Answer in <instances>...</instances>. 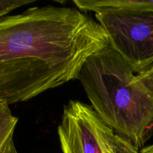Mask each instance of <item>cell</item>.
Segmentation results:
<instances>
[{
    "instance_id": "cell-1",
    "label": "cell",
    "mask_w": 153,
    "mask_h": 153,
    "mask_svg": "<svg viewBox=\"0 0 153 153\" xmlns=\"http://www.w3.org/2000/svg\"><path fill=\"white\" fill-rule=\"evenodd\" d=\"M109 45L97 21L76 7H30L0 19V100L26 102L78 79Z\"/></svg>"
},
{
    "instance_id": "cell-2",
    "label": "cell",
    "mask_w": 153,
    "mask_h": 153,
    "mask_svg": "<svg viewBox=\"0 0 153 153\" xmlns=\"http://www.w3.org/2000/svg\"><path fill=\"white\" fill-rule=\"evenodd\" d=\"M134 73L109 43L85 61L77 79L103 122L140 150L153 136V96Z\"/></svg>"
},
{
    "instance_id": "cell-3",
    "label": "cell",
    "mask_w": 153,
    "mask_h": 153,
    "mask_svg": "<svg viewBox=\"0 0 153 153\" xmlns=\"http://www.w3.org/2000/svg\"><path fill=\"white\" fill-rule=\"evenodd\" d=\"M107 34L111 46L124 58L134 73L153 64V12L95 13Z\"/></svg>"
},
{
    "instance_id": "cell-4",
    "label": "cell",
    "mask_w": 153,
    "mask_h": 153,
    "mask_svg": "<svg viewBox=\"0 0 153 153\" xmlns=\"http://www.w3.org/2000/svg\"><path fill=\"white\" fill-rule=\"evenodd\" d=\"M108 125L92 107L70 100L63 110L58 134L63 153H104L103 134Z\"/></svg>"
},
{
    "instance_id": "cell-5",
    "label": "cell",
    "mask_w": 153,
    "mask_h": 153,
    "mask_svg": "<svg viewBox=\"0 0 153 153\" xmlns=\"http://www.w3.org/2000/svg\"><path fill=\"white\" fill-rule=\"evenodd\" d=\"M73 4L82 11L118 12L140 13L153 12V0H74Z\"/></svg>"
},
{
    "instance_id": "cell-6",
    "label": "cell",
    "mask_w": 153,
    "mask_h": 153,
    "mask_svg": "<svg viewBox=\"0 0 153 153\" xmlns=\"http://www.w3.org/2000/svg\"><path fill=\"white\" fill-rule=\"evenodd\" d=\"M18 118L12 114L9 105L0 100V153H18L13 134Z\"/></svg>"
},
{
    "instance_id": "cell-7",
    "label": "cell",
    "mask_w": 153,
    "mask_h": 153,
    "mask_svg": "<svg viewBox=\"0 0 153 153\" xmlns=\"http://www.w3.org/2000/svg\"><path fill=\"white\" fill-rule=\"evenodd\" d=\"M104 153H140L128 140L121 137L108 126L103 134Z\"/></svg>"
},
{
    "instance_id": "cell-8",
    "label": "cell",
    "mask_w": 153,
    "mask_h": 153,
    "mask_svg": "<svg viewBox=\"0 0 153 153\" xmlns=\"http://www.w3.org/2000/svg\"><path fill=\"white\" fill-rule=\"evenodd\" d=\"M34 1V0H0V19L12 10Z\"/></svg>"
},
{
    "instance_id": "cell-9",
    "label": "cell",
    "mask_w": 153,
    "mask_h": 153,
    "mask_svg": "<svg viewBox=\"0 0 153 153\" xmlns=\"http://www.w3.org/2000/svg\"><path fill=\"white\" fill-rule=\"evenodd\" d=\"M137 79L153 96V64L137 74Z\"/></svg>"
},
{
    "instance_id": "cell-10",
    "label": "cell",
    "mask_w": 153,
    "mask_h": 153,
    "mask_svg": "<svg viewBox=\"0 0 153 153\" xmlns=\"http://www.w3.org/2000/svg\"><path fill=\"white\" fill-rule=\"evenodd\" d=\"M140 153H153V144L145 146L140 150Z\"/></svg>"
}]
</instances>
